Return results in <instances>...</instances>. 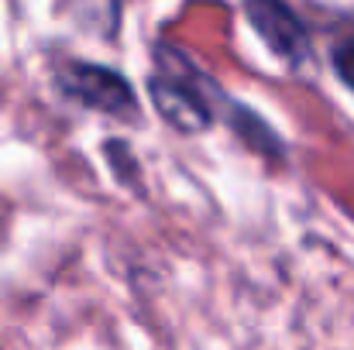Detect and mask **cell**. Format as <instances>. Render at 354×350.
<instances>
[{"mask_svg":"<svg viewBox=\"0 0 354 350\" xmlns=\"http://www.w3.org/2000/svg\"><path fill=\"white\" fill-rule=\"evenodd\" d=\"M59 14L76 31L100 41H114L120 35V0H59Z\"/></svg>","mask_w":354,"mask_h":350,"instance_id":"obj_4","label":"cell"},{"mask_svg":"<svg viewBox=\"0 0 354 350\" xmlns=\"http://www.w3.org/2000/svg\"><path fill=\"white\" fill-rule=\"evenodd\" d=\"M244 14L279 59L289 66H303L310 59V31L286 0H244Z\"/></svg>","mask_w":354,"mask_h":350,"instance_id":"obj_3","label":"cell"},{"mask_svg":"<svg viewBox=\"0 0 354 350\" xmlns=\"http://www.w3.org/2000/svg\"><path fill=\"white\" fill-rule=\"evenodd\" d=\"M148 97H151L158 117L176 134H186V137L210 130L237 104L179 45H169V41H158L151 52Z\"/></svg>","mask_w":354,"mask_h":350,"instance_id":"obj_1","label":"cell"},{"mask_svg":"<svg viewBox=\"0 0 354 350\" xmlns=\"http://www.w3.org/2000/svg\"><path fill=\"white\" fill-rule=\"evenodd\" d=\"M330 62H334V72H337V79L354 90V35L348 38H341L337 45H334V52H330Z\"/></svg>","mask_w":354,"mask_h":350,"instance_id":"obj_5","label":"cell"},{"mask_svg":"<svg viewBox=\"0 0 354 350\" xmlns=\"http://www.w3.org/2000/svg\"><path fill=\"white\" fill-rule=\"evenodd\" d=\"M55 86L66 100L93 110V114L114 117V120H138L141 104L127 76L100 66V62H83V59H66L55 69Z\"/></svg>","mask_w":354,"mask_h":350,"instance_id":"obj_2","label":"cell"}]
</instances>
